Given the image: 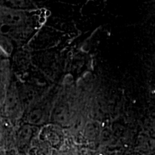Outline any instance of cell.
<instances>
[{"label": "cell", "instance_id": "6da1fadb", "mask_svg": "<svg viewBox=\"0 0 155 155\" xmlns=\"http://www.w3.org/2000/svg\"><path fill=\"white\" fill-rule=\"evenodd\" d=\"M0 22L2 26L9 28V31H15L27 28L29 17L23 10L6 7L0 9Z\"/></svg>", "mask_w": 155, "mask_h": 155}, {"label": "cell", "instance_id": "7a4b0ae2", "mask_svg": "<svg viewBox=\"0 0 155 155\" xmlns=\"http://www.w3.org/2000/svg\"><path fill=\"white\" fill-rule=\"evenodd\" d=\"M3 113L11 116H18L24 113L25 109L18 89L12 83L10 85L2 106Z\"/></svg>", "mask_w": 155, "mask_h": 155}, {"label": "cell", "instance_id": "3957f363", "mask_svg": "<svg viewBox=\"0 0 155 155\" xmlns=\"http://www.w3.org/2000/svg\"><path fill=\"white\" fill-rule=\"evenodd\" d=\"M0 67V106H2L7 91L10 86L9 78H7V71L5 67Z\"/></svg>", "mask_w": 155, "mask_h": 155}]
</instances>
